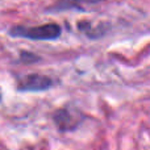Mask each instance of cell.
I'll return each mask as SVG.
<instances>
[{
	"instance_id": "cell-5",
	"label": "cell",
	"mask_w": 150,
	"mask_h": 150,
	"mask_svg": "<svg viewBox=\"0 0 150 150\" xmlns=\"http://www.w3.org/2000/svg\"><path fill=\"white\" fill-rule=\"evenodd\" d=\"M20 61L25 65H32V63H36L38 61H41V57L32 52H26V50H23L20 52Z\"/></svg>"
},
{
	"instance_id": "cell-1",
	"label": "cell",
	"mask_w": 150,
	"mask_h": 150,
	"mask_svg": "<svg viewBox=\"0 0 150 150\" xmlns=\"http://www.w3.org/2000/svg\"><path fill=\"white\" fill-rule=\"evenodd\" d=\"M8 34L17 38H28L33 41H53L61 37L62 28L57 23H47L37 26L15 25L9 28Z\"/></svg>"
},
{
	"instance_id": "cell-4",
	"label": "cell",
	"mask_w": 150,
	"mask_h": 150,
	"mask_svg": "<svg viewBox=\"0 0 150 150\" xmlns=\"http://www.w3.org/2000/svg\"><path fill=\"white\" fill-rule=\"evenodd\" d=\"M78 29L86 34L90 38H99L107 33V25L105 24H99L98 26H93L90 20H82L78 23Z\"/></svg>"
},
{
	"instance_id": "cell-2",
	"label": "cell",
	"mask_w": 150,
	"mask_h": 150,
	"mask_svg": "<svg viewBox=\"0 0 150 150\" xmlns=\"http://www.w3.org/2000/svg\"><path fill=\"white\" fill-rule=\"evenodd\" d=\"M55 82L52 76L40 73L24 75L17 82V90L20 92H42L54 87Z\"/></svg>"
},
{
	"instance_id": "cell-3",
	"label": "cell",
	"mask_w": 150,
	"mask_h": 150,
	"mask_svg": "<svg viewBox=\"0 0 150 150\" xmlns=\"http://www.w3.org/2000/svg\"><path fill=\"white\" fill-rule=\"evenodd\" d=\"M83 120H84V115H82L78 109H74L67 105L57 109L53 113V121L61 132L75 130Z\"/></svg>"
},
{
	"instance_id": "cell-6",
	"label": "cell",
	"mask_w": 150,
	"mask_h": 150,
	"mask_svg": "<svg viewBox=\"0 0 150 150\" xmlns=\"http://www.w3.org/2000/svg\"><path fill=\"white\" fill-rule=\"evenodd\" d=\"M0 101H1V95H0Z\"/></svg>"
}]
</instances>
